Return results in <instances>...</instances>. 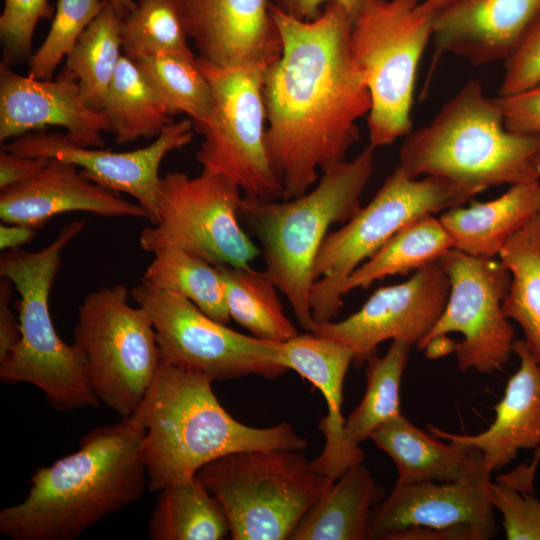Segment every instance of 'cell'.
I'll return each mask as SVG.
<instances>
[{
    "label": "cell",
    "mask_w": 540,
    "mask_h": 540,
    "mask_svg": "<svg viewBox=\"0 0 540 540\" xmlns=\"http://www.w3.org/2000/svg\"><path fill=\"white\" fill-rule=\"evenodd\" d=\"M385 489L362 464L348 468L322 493L293 531L291 540H365L373 507Z\"/></svg>",
    "instance_id": "484cf974"
},
{
    "label": "cell",
    "mask_w": 540,
    "mask_h": 540,
    "mask_svg": "<svg viewBox=\"0 0 540 540\" xmlns=\"http://www.w3.org/2000/svg\"><path fill=\"white\" fill-rule=\"evenodd\" d=\"M197 64L212 93L208 118L193 126L203 137L196 153L202 170L226 177L244 196L283 199L266 147L264 70L220 67L200 57Z\"/></svg>",
    "instance_id": "8fae6325"
},
{
    "label": "cell",
    "mask_w": 540,
    "mask_h": 540,
    "mask_svg": "<svg viewBox=\"0 0 540 540\" xmlns=\"http://www.w3.org/2000/svg\"><path fill=\"white\" fill-rule=\"evenodd\" d=\"M129 58L141 70L170 116L186 114L193 126L208 118L212 93L197 58L191 61L163 52L137 54Z\"/></svg>",
    "instance_id": "e575fe53"
},
{
    "label": "cell",
    "mask_w": 540,
    "mask_h": 540,
    "mask_svg": "<svg viewBox=\"0 0 540 540\" xmlns=\"http://www.w3.org/2000/svg\"><path fill=\"white\" fill-rule=\"evenodd\" d=\"M540 213V182L509 186L487 202L459 205L439 220L449 233L453 248L473 256L494 258L506 243Z\"/></svg>",
    "instance_id": "d4e9b609"
},
{
    "label": "cell",
    "mask_w": 540,
    "mask_h": 540,
    "mask_svg": "<svg viewBox=\"0 0 540 540\" xmlns=\"http://www.w3.org/2000/svg\"><path fill=\"white\" fill-rule=\"evenodd\" d=\"M374 160L375 148L368 145L354 158L322 172L315 188L301 196L283 201L241 199L239 216L261 243L265 273L308 332L315 324L310 305L315 258L330 227L346 223L361 208Z\"/></svg>",
    "instance_id": "5b68a950"
},
{
    "label": "cell",
    "mask_w": 540,
    "mask_h": 540,
    "mask_svg": "<svg viewBox=\"0 0 540 540\" xmlns=\"http://www.w3.org/2000/svg\"><path fill=\"white\" fill-rule=\"evenodd\" d=\"M490 475L484 468L456 482L395 485L371 515L369 538L384 539L411 527L440 529L458 524L477 525L496 534Z\"/></svg>",
    "instance_id": "ffe728a7"
},
{
    "label": "cell",
    "mask_w": 540,
    "mask_h": 540,
    "mask_svg": "<svg viewBox=\"0 0 540 540\" xmlns=\"http://www.w3.org/2000/svg\"><path fill=\"white\" fill-rule=\"evenodd\" d=\"M129 294L125 284L89 292L73 331L95 394L122 418L140 407L161 361L153 323L142 307L128 303Z\"/></svg>",
    "instance_id": "30bf717a"
},
{
    "label": "cell",
    "mask_w": 540,
    "mask_h": 540,
    "mask_svg": "<svg viewBox=\"0 0 540 540\" xmlns=\"http://www.w3.org/2000/svg\"><path fill=\"white\" fill-rule=\"evenodd\" d=\"M216 266L224 282L230 317L250 335L285 342L299 334L284 313L278 289L265 271H257L251 266Z\"/></svg>",
    "instance_id": "4dcf8cb0"
},
{
    "label": "cell",
    "mask_w": 540,
    "mask_h": 540,
    "mask_svg": "<svg viewBox=\"0 0 540 540\" xmlns=\"http://www.w3.org/2000/svg\"><path fill=\"white\" fill-rule=\"evenodd\" d=\"M200 58L220 67L265 70L282 52L271 0H177Z\"/></svg>",
    "instance_id": "ac0fdd59"
},
{
    "label": "cell",
    "mask_w": 540,
    "mask_h": 540,
    "mask_svg": "<svg viewBox=\"0 0 540 540\" xmlns=\"http://www.w3.org/2000/svg\"><path fill=\"white\" fill-rule=\"evenodd\" d=\"M48 162L49 158L28 157L2 149L0 153V191L31 178Z\"/></svg>",
    "instance_id": "7bdbcfd3"
},
{
    "label": "cell",
    "mask_w": 540,
    "mask_h": 540,
    "mask_svg": "<svg viewBox=\"0 0 540 540\" xmlns=\"http://www.w3.org/2000/svg\"><path fill=\"white\" fill-rule=\"evenodd\" d=\"M513 353L519 358L517 371L509 378L503 397L495 406L492 424L475 435L454 434L429 424L437 439L481 452L492 473L512 462L520 450L537 449L529 471L535 475L540 459V367L523 339L515 340Z\"/></svg>",
    "instance_id": "7402d4cb"
},
{
    "label": "cell",
    "mask_w": 540,
    "mask_h": 540,
    "mask_svg": "<svg viewBox=\"0 0 540 540\" xmlns=\"http://www.w3.org/2000/svg\"><path fill=\"white\" fill-rule=\"evenodd\" d=\"M495 98L507 129L520 134L540 135V84L515 95Z\"/></svg>",
    "instance_id": "60d3db41"
},
{
    "label": "cell",
    "mask_w": 540,
    "mask_h": 540,
    "mask_svg": "<svg viewBox=\"0 0 540 540\" xmlns=\"http://www.w3.org/2000/svg\"><path fill=\"white\" fill-rule=\"evenodd\" d=\"M102 110L117 144L157 137L172 122L167 108L127 55H122Z\"/></svg>",
    "instance_id": "f546056e"
},
{
    "label": "cell",
    "mask_w": 540,
    "mask_h": 540,
    "mask_svg": "<svg viewBox=\"0 0 540 540\" xmlns=\"http://www.w3.org/2000/svg\"><path fill=\"white\" fill-rule=\"evenodd\" d=\"M15 287L5 277L0 279V360L17 346L21 334L19 319L12 312L10 302Z\"/></svg>",
    "instance_id": "ee69618b"
},
{
    "label": "cell",
    "mask_w": 540,
    "mask_h": 540,
    "mask_svg": "<svg viewBox=\"0 0 540 540\" xmlns=\"http://www.w3.org/2000/svg\"><path fill=\"white\" fill-rule=\"evenodd\" d=\"M453 241L433 214L420 217L399 230L372 257L348 277L343 295L354 289L368 288L374 282L392 275H406L436 262Z\"/></svg>",
    "instance_id": "f1b7e54d"
},
{
    "label": "cell",
    "mask_w": 540,
    "mask_h": 540,
    "mask_svg": "<svg viewBox=\"0 0 540 540\" xmlns=\"http://www.w3.org/2000/svg\"><path fill=\"white\" fill-rule=\"evenodd\" d=\"M48 0H4L0 16L2 63L18 64L32 56V39L38 21L51 19Z\"/></svg>",
    "instance_id": "74e56055"
},
{
    "label": "cell",
    "mask_w": 540,
    "mask_h": 540,
    "mask_svg": "<svg viewBox=\"0 0 540 540\" xmlns=\"http://www.w3.org/2000/svg\"><path fill=\"white\" fill-rule=\"evenodd\" d=\"M540 15V0H451L437 14L428 81L451 53L475 66L505 60Z\"/></svg>",
    "instance_id": "d6986e66"
},
{
    "label": "cell",
    "mask_w": 540,
    "mask_h": 540,
    "mask_svg": "<svg viewBox=\"0 0 540 540\" xmlns=\"http://www.w3.org/2000/svg\"><path fill=\"white\" fill-rule=\"evenodd\" d=\"M449 291V278L436 261L404 282L378 288L344 320L314 324L311 332L348 347L360 368L386 340L418 346L444 311Z\"/></svg>",
    "instance_id": "9a60e30c"
},
{
    "label": "cell",
    "mask_w": 540,
    "mask_h": 540,
    "mask_svg": "<svg viewBox=\"0 0 540 540\" xmlns=\"http://www.w3.org/2000/svg\"><path fill=\"white\" fill-rule=\"evenodd\" d=\"M533 493L491 482L490 498L502 515L506 539L540 540V501Z\"/></svg>",
    "instance_id": "f35d334b"
},
{
    "label": "cell",
    "mask_w": 540,
    "mask_h": 540,
    "mask_svg": "<svg viewBox=\"0 0 540 540\" xmlns=\"http://www.w3.org/2000/svg\"><path fill=\"white\" fill-rule=\"evenodd\" d=\"M540 84V15L505 59L498 96H511Z\"/></svg>",
    "instance_id": "ab89813d"
},
{
    "label": "cell",
    "mask_w": 540,
    "mask_h": 540,
    "mask_svg": "<svg viewBox=\"0 0 540 540\" xmlns=\"http://www.w3.org/2000/svg\"><path fill=\"white\" fill-rule=\"evenodd\" d=\"M498 257L511 276L503 312L520 325L540 367V213L506 243Z\"/></svg>",
    "instance_id": "83f0119b"
},
{
    "label": "cell",
    "mask_w": 540,
    "mask_h": 540,
    "mask_svg": "<svg viewBox=\"0 0 540 540\" xmlns=\"http://www.w3.org/2000/svg\"><path fill=\"white\" fill-rule=\"evenodd\" d=\"M465 203L443 180L412 178L397 165L370 202L325 237L313 265L310 305L315 324L337 317L348 277L399 230L420 217Z\"/></svg>",
    "instance_id": "9c48e42d"
},
{
    "label": "cell",
    "mask_w": 540,
    "mask_h": 540,
    "mask_svg": "<svg viewBox=\"0 0 540 540\" xmlns=\"http://www.w3.org/2000/svg\"><path fill=\"white\" fill-rule=\"evenodd\" d=\"M74 211L149 220L141 205L122 199L116 192L86 178L73 163L56 158H50L31 178L0 194L3 223L39 229L52 217Z\"/></svg>",
    "instance_id": "44dd1931"
},
{
    "label": "cell",
    "mask_w": 540,
    "mask_h": 540,
    "mask_svg": "<svg viewBox=\"0 0 540 540\" xmlns=\"http://www.w3.org/2000/svg\"><path fill=\"white\" fill-rule=\"evenodd\" d=\"M353 358L345 345L313 332L298 334L280 345L281 363L310 381L325 398L327 415L319 423L325 444L311 464L332 480L364 459L363 451L347 441L342 415L343 383Z\"/></svg>",
    "instance_id": "603a6c76"
},
{
    "label": "cell",
    "mask_w": 540,
    "mask_h": 540,
    "mask_svg": "<svg viewBox=\"0 0 540 540\" xmlns=\"http://www.w3.org/2000/svg\"><path fill=\"white\" fill-rule=\"evenodd\" d=\"M122 19L105 0L99 14L66 57L63 70L78 82L85 101L95 110H102L122 56Z\"/></svg>",
    "instance_id": "1f68e13d"
},
{
    "label": "cell",
    "mask_w": 540,
    "mask_h": 540,
    "mask_svg": "<svg viewBox=\"0 0 540 540\" xmlns=\"http://www.w3.org/2000/svg\"><path fill=\"white\" fill-rule=\"evenodd\" d=\"M539 182H540V164H539Z\"/></svg>",
    "instance_id": "f907efd6"
},
{
    "label": "cell",
    "mask_w": 540,
    "mask_h": 540,
    "mask_svg": "<svg viewBox=\"0 0 540 540\" xmlns=\"http://www.w3.org/2000/svg\"><path fill=\"white\" fill-rule=\"evenodd\" d=\"M37 230L26 225L2 222L0 225V249L6 251L20 248L35 238Z\"/></svg>",
    "instance_id": "bcb514c9"
},
{
    "label": "cell",
    "mask_w": 540,
    "mask_h": 540,
    "mask_svg": "<svg viewBox=\"0 0 540 540\" xmlns=\"http://www.w3.org/2000/svg\"><path fill=\"white\" fill-rule=\"evenodd\" d=\"M144 434L142 404L90 430L77 451L35 471L21 502L0 511V533L11 540H74L137 502L148 488Z\"/></svg>",
    "instance_id": "7a4b0ae2"
},
{
    "label": "cell",
    "mask_w": 540,
    "mask_h": 540,
    "mask_svg": "<svg viewBox=\"0 0 540 540\" xmlns=\"http://www.w3.org/2000/svg\"><path fill=\"white\" fill-rule=\"evenodd\" d=\"M219 503L233 540H287L334 482L302 450L253 449L225 454L196 474Z\"/></svg>",
    "instance_id": "52a82bcc"
},
{
    "label": "cell",
    "mask_w": 540,
    "mask_h": 540,
    "mask_svg": "<svg viewBox=\"0 0 540 540\" xmlns=\"http://www.w3.org/2000/svg\"><path fill=\"white\" fill-rule=\"evenodd\" d=\"M116 13L121 17L124 18L135 6L136 2L133 0H108Z\"/></svg>",
    "instance_id": "c3c4849f"
},
{
    "label": "cell",
    "mask_w": 540,
    "mask_h": 540,
    "mask_svg": "<svg viewBox=\"0 0 540 540\" xmlns=\"http://www.w3.org/2000/svg\"><path fill=\"white\" fill-rule=\"evenodd\" d=\"M48 126H61L73 143L96 148H103L102 133L110 131L104 111L87 104L66 71L55 81L39 80L0 62V142Z\"/></svg>",
    "instance_id": "e0dca14e"
},
{
    "label": "cell",
    "mask_w": 540,
    "mask_h": 540,
    "mask_svg": "<svg viewBox=\"0 0 540 540\" xmlns=\"http://www.w3.org/2000/svg\"><path fill=\"white\" fill-rule=\"evenodd\" d=\"M423 1L430 3L441 10L451 0H423Z\"/></svg>",
    "instance_id": "681fc988"
},
{
    "label": "cell",
    "mask_w": 540,
    "mask_h": 540,
    "mask_svg": "<svg viewBox=\"0 0 540 540\" xmlns=\"http://www.w3.org/2000/svg\"><path fill=\"white\" fill-rule=\"evenodd\" d=\"M449 278L450 291L444 311L425 339L423 350L433 338L457 332L454 353L461 371L469 369L492 375L502 370L513 353L515 332L502 304L511 276L494 258L448 250L437 260Z\"/></svg>",
    "instance_id": "5bb4252c"
},
{
    "label": "cell",
    "mask_w": 540,
    "mask_h": 540,
    "mask_svg": "<svg viewBox=\"0 0 540 540\" xmlns=\"http://www.w3.org/2000/svg\"><path fill=\"white\" fill-rule=\"evenodd\" d=\"M456 342L451 340L448 336H439L430 340L423 350L430 359H436L446 354L454 352Z\"/></svg>",
    "instance_id": "7dc6e473"
},
{
    "label": "cell",
    "mask_w": 540,
    "mask_h": 540,
    "mask_svg": "<svg viewBox=\"0 0 540 540\" xmlns=\"http://www.w3.org/2000/svg\"><path fill=\"white\" fill-rule=\"evenodd\" d=\"M539 164L540 135L507 129L496 98L471 79L406 135L398 166L412 178L443 180L468 202L491 187L538 181Z\"/></svg>",
    "instance_id": "277c9868"
},
{
    "label": "cell",
    "mask_w": 540,
    "mask_h": 540,
    "mask_svg": "<svg viewBox=\"0 0 540 540\" xmlns=\"http://www.w3.org/2000/svg\"><path fill=\"white\" fill-rule=\"evenodd\" d=\"M190 118L169 123L150 145L128 152H113L84 147L65 134L33 131L16 137L2 149L28 157L56 158L81 167L89 180L114 192L136 199L149 215L151 224L158 218L159 168L167 153L182 149L194 138Z\"/></svg>",
    "instance_id": "2e32d148"
},
{
    "label": "cell",
    "mask_w": 540,
    "mask_h": 540,
    "mask_svg": "<svg viewBox=\"0 0 540 540\" xmlns=\"http://www.w3.org/2000/svg\"><path fill=\"white\" fill-rule=\"evenodd\" d=\"M147 531L152 540H221L230 536L219 503L197 476L158 492Z\"/></svg>",
    "instance_id": "4316f807"
},
{
    "label": "cell",
    "mask_w": 540,
    "mask_h": 540,
    "mask_svg": "<svg viewBox=\"0 0 540 540\" xmlns=\"http://www.w3.org/2000/svg\"><path fill=\"white\" fill-rule=\"evenodd\" d=\"M241 190L226 177L168 172L159 182L158 218L139 236L147 252L174 245L212 265L247 267L261 254L239 223Z\"/></svg>",
    "instance_id": "4fadbf2b"
},
{
    "label": "cell",
    "mask_w": 540,
    "mask_h": 540,
    "mask_svg": "<svg viewBox=\"0 0 540 540\" xmlns=\"http://www.w3.org/2000/svg\"><path fill=\"white\" fill-rule=\"evenodd\" d=\"M105 0H58L50 30L29 59V76L51 80L64 57L101 11Z\"/></svg>",
    "instance_id": "8d00e7d4"
},
{
    "label": "cell",
    "mask_w": 540,
    "mask_h": 540,
    "mask_svg": "<svg viewBox=\"0 0 540 540\" xmlns=\"http://www.w3.org/2000/svg\"><path fill=\"white\" fill-rule=\"evenodd\" d=\"M153 253L143 279L185 297L216 321L227 324L231 320L224 282L216 265L174 245L160 247Z\"/></svg>",
    "instance_id": "d6a6232c"
},
{
    "label": "cell",
    "mask_w": 540,
    "mask_h": 540,
    "mask_svg": "<svg viewBox=\"0 0 540 540\" xmlns=\"http://www.w3.org/2000/svg\"><path fill=\"white\" fill-rule=\"evenodd\" d=\"M282 52L264 70L266 147L283 199L305 194L324 172L346 160L359 141L358 121L371 97L350 46L353 18L330 1L313 20L272 3Z\"/></svg>",
    "instance_id": "6da1fadb"
},
{
    "label": "cell",
    "mask_w": 540,
    "mask_h": 540,
    "mask_svg": "<svg viewBox=\"0 0 540 540\" xmlns=\"http://www.w3.org/2000/svg\"><path fill=\"white\" fill-rule=\"evenodd\" d=\"M495 534L472 524H458L440 529L411 527L388 534L383 540H487Z\"/></svg>",
    "instance_id": "b9f144b4"
},
{
    "label": "cell",
    "mask_w": 540,
    "mask_h": 540,
    "mask_svg": "<svg viewBox=\"0 0 540 540\" xmlns=\"http://www.w3.org/2000/svg\"><path fill=\"white\" fill-rule=\"evenodd\" d=\"M87 220L65 224L45 247L37 251L9 249L0 257V275L19 294L20 340L0 360L4 384L27 383L40 389L58 411L98 408L82 349L64 342L53 325L49 295L61 265L64 249L85 228Z\"/></svg>",
    "instance_id": "8992f818"
},
{
    "label": "cell",
    "mask_w": 540,
    "mask_h": 540,
    "mask_svg": "<svg viewBox=\"0 0 540 540\" xmlns=\"http://www.w3.org/2000/svg\"><path fill=\"white\" fill-rule=\"evenodd\" d=\"M330 1L340 3L353 18L365 0H271V3L289 16L300 20H313Z\"/></svg>",
    "instance_id": "f6af8a7d"
},
{
    "label": "cell",
    "mask_w": 540,
    "mask_h": 540,
    "mask_svg": "<svg viewBox=\"0 0 540 540\" xmlns=\"http://www.w3.org/2000/svg\"><path fill=\"white\" fill-rule=\"evenodd\" d=\"M188 38L177 0H136L122 19V49L128 57L163 52L195 61Z\"/></svg>",
    "instance_id": "d590c367"
},
{
    "label": "cell",
    "mask_w": 540,
    "mask_h": 540,
    "mask_svg": "<svg viewBox=\"0 0 540 540\" xmlns=\"http://www.w3.org/2000/svg\"><path fill=\"white\" fill-rule=\"evenodd\" d=\"M130 295L149 315L161 359L169 363L199 371L212 381L248 375L274 379L288 371L280 361L282 342L230 329L185 297L143 278Z\"/></svg>",
    "instance_id": "7c38bea8"
},
{
    "label": "cell",
    "mask_w": 540,
    "mask_h": 540,
    "mask_svg": "<svg viewBox=\"0 0 540 540\" xmlns=\"http://www.w3.org/2000/svg\"><path fill=\"white\" fill-rule=\"evenodd\" d=\"M203 373L161 359L142 405V457L148 490L158 493L196 476L207 463L253 449L304 450L308 441L289 423L258 428L229 414Z\"/></svg>",
    "instance_id": "3957f363"
},
{
    "label": "cell",
    "mask_w": 540,
    "mask_h": 540,
    "mask_svg": "<svg viewBox=\"0 0 540 540\" xmlns=\"http://www.w3.org/2000/svg\"><path fill=\"white\" fill-rule=\"evenodd\" d=\"M370 439L394 461L398 486L456 482L486 468L480 451L449 441L443 443L402 414L379 426Z\"/></svg>",
    "instance_id": "cb8c5ba5"
},
{
    "label": "cell",
    "mask_w": 540,
    "mask_h": 540,
    "mask_svg": "<svg viewBox=\"0 0 540 540\" xmlns=\"http://www.w3.org/2000/svg\"><path fill=\"white\" fill-rule=\"evenodd\" d=\"M439 11L419 0H365L353 17L350 46L371 97L367 126L375 149L412 131L417 71Z\"/></svg>",
    "instance_id": "ba28073f"
},
{
    "label": "cell",
    "mask_w": 540,
    "mask_h": 540,
    "mask_svg": "<svg viewBox=\"0 0 540 540\" xmlns=\"http://www.w3.org/2000/svg\"><path fill=\"white\" fill-rule=\"evenodd\" d=\"M410 348L405 341L392 340L384 356L374 353L365 361L366 390L345 422L352 446L359 447L379 426L401 415L400 386Z\"/></svg>",
    "instance_id": "836d02e7"
}]
</instances>
